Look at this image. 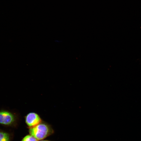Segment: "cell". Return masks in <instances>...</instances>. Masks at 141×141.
I'll list each match as a JSON object with an SVG mask.
<instances>
[{
  "mask_svg": "<svg viewBox=\"0 0 141 141\" xmlns=\"http://www.w3.org/2000/svg\"><path fill=\"white\" fill-rule=\"evenodd\" d=\"M30 134L38 140H42L52 134L54 131L51 127L45 122H42L36 126L30 128Z\"/></svg>",
  "mask_w": 141,
  "mask_h": 141,
  "instance_id": "cell-1",
  "label": "cell"
},
{
  "mask_svg": "<svg viewBox=\"0 0 141 141\" xmlns=\"http://www.w3.org/2000/svg\"><path fill=\"white\" fill-rule=\"evenodd\" d=\"M18 118L14 113L5 109L0 110V125L6 127H13L17 125Z\"/></svg>",
  "mask_w": 141,
  "mask_h": 141,
  "instance_id": "cell-2",
  "label": "cell"
},
{
  "mask_svg": "<svg viewBox=\"0 0 141 141\" xmlns=\"http://www.w3.org/2000/svg\"><path fill=\"white\" fill-rule=\"evenodd\" d=\"M25 119L26 124L30 128L36 126L42 122L39 115L34 112L28 113L25 116Z\"/></svg>",
  "mask_w": 141,
  "mask_h": 141,
  "instance_id": "cell-3",
  "label": "cell"
},
{
  "mask_svg": "<svg viewBox=\"0 0 141 141\" xmlns=\"http://www.w3.org/2000/svg\"><path fill=\"white\" fill-rule=\"evenodd\" d=\"M13 137L11 133L0 129V141H11Z\"/></svg>",
  "mask_w": 141,
  "mask_h": 141,
  "instance_id": "cell-4",
  "label": "cell"
},
{
  "mask_svg": "<svg viewBox=\"0 0 141 141\" xmlns=\"http://www.w3.org/2000/svg\"><path fill=\"white\" fill-rule=\"evenodd\" d=\"M21 141H38V140L30 134L27 135L24 137Z\"/></svg>",
  "mask_w": 141,
  "mask_h": 141,
  "instance_id": "cell-5",
  "label": "cell"
},
{
  "mask_svg": "<svg viewBox=\"0 0 141 141\" xmlns=\"http://www.w3.org/2000/svg\"><path fill=\"white\" fill-rule=\"evenodd\" d=\"M39 141H51L50 140H41Z\"/></svg>",
  "mask_w": 141,
  "mask_h": 141,
  "instance_id": "cell-6",
  "label": "cell"
},
{
  "mask_svg": "<svg viewBox=\"0 0 141 141\" xmlns=\"http://www.w3.org/2000/svg\"><path fill=\"white\" fill-rule=\"evenodd\" d=\"M140 28H141V26H140Z\"/></svg>",
  "mask_w": 141,
  "mask_h": 141,
  "instance_id": "cell-7",
  "label": "cell"
}]
</instances>
